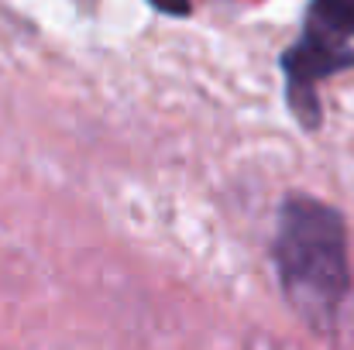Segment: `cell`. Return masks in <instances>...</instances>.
Segmentation results:
<instances>
[{
	"mask_svg": "<svg viewBox=\"0 0 354 350\" xmlns=\"http://www.w3.org/2000/svg\"><path fill=\"white\" fill-rule=\"evenodd\" d=\"M272 257L292 309L313 327H330L351 292L348 227L324 200L286 196L275 224Z\"/></svg>",
	"mask_w": 354,
	"mask_h": 350,
	"instance_id": "6da1fadb",
	"label": "cell"
},
{
	"mask_svg": "<svg viewBox=\"0 0 354 350\" xmlns=\"http://www.w3.org/2000/svg\"><path fill=\"white\" fill-rule=\"evenodd\" d=\"M354 0H310L303 35L282 55L289 107L303 127L320 124V79L354 66Z\"/></svg>",
	"mask_w": 354,
	"mask_h": 350,
	"instance_id": "7a4b0ae2",
	"label": "cell"
},
{
	"mask_svg": "<svg viewBox=\"0 0 354 350\" xmlns=\"http://www.w3.org/2000/svg\"><path fill=\"white\" fill-rule=\"evenodd\" d=\"M158 10H165V14H176V17H183V14H189V0H151Z\"/></svg>",
	"mask_w": 354,
	"mask_h": 350,
	"instance_id": "3957f363",
	"label": "cell"
}]
</instances>
